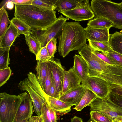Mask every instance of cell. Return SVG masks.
I'll list each match as a JSON object with an SVG mask.
<instances>
[{"label": "cell", "mask_w": 122, "mask_h": 122, "mask_svg": "<svg viewBox=\"0 0 122 122\" xmlns=\"http://www.w3.org/2000/svg\"><path fill=\"white\" fill-rule=\"evenodd\" d=\"M15 5V17L24 22L31 30H45L57 18L55 11L44 10L32 5Z\"/></svg>", "instance_id": "1"}, {"label": "cell", "mask_w": 122, "mask_h": 122, "mask_svg": "<svg viewBox=\"0 0 122 122\" xmlns=\"http://www.w3.org/2000/svg\"><path fill=\"white\" fill-rule=\"evenodd\" d=\"M58 38V51L63 58L71 51H79L87 44L85 28L78 22H66Z\"/></svg>", "instance_id": "2"}, {"label": "cell", "mask_w": 122, "mask_h": 122, "mask_svg": "<svg viewBox=\"0 0 122 122\" xmlns=\"http://www.w3.org/2000/svg\"><path fill=\"white\" fill-rule=\"evenodd\" d=\"M91 7L96 18L102 17L112 22L113 27L122 30V7L107 0H92Z\"/></svg>", "instance_id": "3"}, {"label": "cell", "mask_w": 122, "mask_h": 122, "mask_svg": "<svg viewBox=\"0 0 122 122\" xmlns=\"http://www.w3.org/2000/svg\"><path fill=\"white\" fill-rule=\"evenodd\" d=\"M27 76L19 83L18 87L22 92H27L31 99L35 113L37 116H42L43 106L47 103L44 96L45 92L35 74L30 72Z\"/></svg>", "instance_id": "4"}, {"label": "cell", "mask_w": 122, "mask_h": 122, "mask_svg": "<svg viewBox=\"0 0 122 122\" xmlns=\"http://www.w3.org/2000/svg\"><path fill=\"white\" fill-rule=\"evenodd\" d=\"M27 92L18 95L0 93V122H13L19 106Z\"/></svg>", "instance_id": "5"}, {"label": "cell", "mask_w": 122, "mask_h": 122, "mask_svg": "<svg viewBox=\"0 0 122 122\" xmlns=\"http://www.w3.org/2000/svg\"><path fill=\"white\" fill-rule=\"evenodd\" d=\"M69 19L61 15L47 29L43 30H31L40 41L41 47L46 46L52 39L58 38L61 33L64 24Z\"/></svg>", "instance_id": "6"}, {"label": "cell", "mask_w": 122, "mask_h": 122, "mask_svg": "<svg viewBox=\"0 0 122 122\" xmlns=\"http://www.w3.org/2000/svg\"><path fill=\"white\" fill-rule=\"evenodd\" d=\"M91 111L99 113L113 121L122 116V109L115 105L108 99H102L98 97L89 105Z\"/></svg>", "instance_id": "7"}, {"label": "cell", "mask_w": 122, "mask_h": 122, "mask_svg": "<svg viewBox=\"0 0 122 122\" xmlns=\"http://www.w3.org/2000/svg\"><path fill=\"white\" fill-rule=\"evenodd\" d=\"M82 84L102 99L107 98L110 92V85L99 78L89 77Z\"/></svg>", "instance_id": "8"}, {"label": "cell", "mask_w": 122, "mask_h": 122, "mask_svg": "<svg viewBox=\"0 0 122 122\" xmlns=\"http://www.w3.org/2000/svg\"><path fill=\"white\" fill-rule=\"evenodd\" d=\"M60 13L66 17L76 21L91 20L95 15L88 0H87L85 4L83 5L72 10Z\"/></svg>", "instance_id": "9"}, {"label": "cell", "mask_w": 122, "mask_h": 122, "mask_svg": "<svg viewBox=\"0 0 122 122\" xmlns=\"http://www.w3.org/2000/svg\"><path fill=\"white\" fill-rule=\"evenodd\" d=\"M48 61L51 67L54 85L60 96L62 91L65 70L59 59L52 58Z\"/></svg>", "instance_id": "10"}, {"label": "cell", "mask_w": 122, "mask_h": 122, "mask_svg": "<svg viewBox=\"0 0 122 122\" xmlns=\"http://www.w3.org/2000/svg\"><path fill=\"white\" fill-rule=\"evenodd\" d=\"M86 88L82 84H80L61 95L59 99L71 107L77 106L79 104Z\"/></svg>", "instance_id": "11"}, {"label": "cell", "mask_w": 122, "mask_h": 122, "mask_svg": "<svg viewBox=\"0 0 122 122\" xmlns=\"http://www.w3.org/2000/svg\"><path fill=\"white\" fill-rule=\"evenodd\" d=\"M33 106L31 97L27 93L20 104L13 122H21L32 117Z\"/></svg>", "instance_id": "12"}, {"label": "cell", "mask_w": 122, "mask_h": 122, "mask_svg": "<svg viewBox=\"0 0 122 122\" xmlns=\"http://www.w3.org/2000/svg\"><path fill=\"white\" fill-rule=\"evenodd\" d=\"M109 29L93 28L88 26L85 28L88 40L109 43L110 34Z\"/></svg>", "instance_id": "13"}, {"label": "cell", "mask_w": 122, "mask_h": 122, "mask_svg": "<svg viewBox=\"0 0 122 122\" xmlns=\"http://www.w3.org/2000/svg\"><path fill=\"white\" fill-rule=\"evenodd\" d=\"M74 58V64L72 67L82 83L89 77L88 64L85 60L80 55L75 54Z\"/></svg>", "instance_id": "14"}, {"label": "cell", "mask_w": 122, "mask_h": 122, "mask_svg": "<svg viewBox=\"0 0 122 122\" xmlns=\"http://www.w3.org/2000/svg\"><path fill=\"white\" fill-rule=\"evenodd\" d=\"M44 96L49 107L61 115L66 114L71 110V107L59 99L51 97L45 92Z\"/></svg>", "instance_id": "15"}, {"label": "cell", "mask_w": 122, "mask_h": 122, "mask_svg": "<svg viewBox=\"0 0 122 122\" xmlns=\"http://www.w3.org/2000/svg\"><path fill=\"white\" fill-rule=\"evenodd\" d=\"M81 82V80L76 74L72 67L68 71H65L61 95L80 85Z\"/></svg>", "instance_id": "16"}, {"label": "cell", "mask_w": 122, "mask_h": 122, "mask_svg": "<svg viewBox=\"0 0 122 122\" xmlns=\"http://www.w3.org/2000/svg\"><path fill=\"white\" fill-rule=\"evenodd\" d=\"M20 35L16 28L12 24H10L0 38V47H10L15 39Z\"/></svg>", "instance_id": "17"}, {"label": "cell", "mask_w": 122, "mask_h": 122, "mask_svg": "<svg viewBox=\"0 0 122 122\" xmlns=\"http://www.w3.org/2000/svg\"><path fill=\"white\" fill-rule=\"evenodd\" d=\"M87 0H58L56 10L59 12L73 9L85 5Z\"/></svg>", "instance_id": "18"}, {"label": "cell", "mask_w": 122, "mask_h": 122, "mask_svg": "<svg viewBox=\"0 0 122 122\" xmlns=\"http://www.w3.org/2000/svg\"><path fill=\"white\" fill-rule=\"evenodd\" d=\"M48 63V60H37L35 68L37 80L43 90L47 75Z\"/></svg>", "instance_id": "19"}, {"label": "cell", "mask_w": 122, "mask_h": 122, "mask_svg": "<svg viewBox=\"0 0 122 122\" xmlns=\"http://www.w3.org/2000/svg\"><path fill=\"white\" fill-rule=\"evenodd\" d=\"M98 97L90 90L86 88L79 104L73 108L77 111H81L84 107L89 106Z\"/></svg>", "instance_id": "20"}, {"label": "cell", "mask_w": 122, "mask_h": 122, "mask_svg": "<svg viewBox=\"0 0 122 122\" xmlns=\"http://www.w3.org/2000/svg\"><path fill=\"white\" fill-rule=\"evenodd\" d=\"M109 43L112 50L122 55V34L116 31L110 34Z\"/></svg>", "instance_id": "21"}, {"label": "cell", "mask_w": 122, "mask_h": 122, "mask_svg": "<svg viewBox=\"0 0 122 122\" xmlns=\"http://www.w3.org/2000/svg\"><path fill=\"white\" fill-rule=\"evenodd\" d=\"M24 36L30 52L36 56L41 48L40 41L33 34H28Z\"/></svg>", "instance_id": "22"}, {"label": "cell", "mask_w": 122, "mask_h": 122, "mask_svg": "<svg viewBox=\"0 0 122 122\" xmlns=\"http://www.w3.org/2000/svg\"><path fill=\"white\" fill-rule=\"evenodd\" d=\"M113 23L102 17L95 18L90 20L87 26L91 28L99 29L110 28L113 27Z\"/></svg>", "instance_id": "23"}, {"label": "cell", "mask_w": 122, "mask_h": 122, "mask_svg": "<svg viewBox=\"0 0 122 122\" xmlns=\"http://www.w3.org/2000/svg\"><path fill=\"white\" fill-rule=\"evenodd\" d=\"M6 8L5 3L0 9V38L7 29L8 25L10 21Z\"/></svg>", "instance_id": "24"}, {"label": "cell", "mask_w": 122, "mask_h": 122, "mask_svg": "<svg viewBox=\"0 0 122 122\" xmlns=\"http://www.w3.org/2000/svg\"><path fill=\"white\" fill-rule=\"evenodd\" d=\"M58 0H33L32 5L40 8L46 10L55 11Z\"/></svg>", "instance_id": "25"}, {"label": "cell", "mask_w": 122, "mask_h": 122, "mask_svg": "<svg viewBox=\"0 0 122 122\" xmlns=\"http://www.w3.org/2000/svg\"><path fill=\"white\" fill-rule=\"evenodd\" d=\"M13 25L18 30L20 35H24L29 33L33 34V33L28 26L20 19L14 17L11 20L10 23Z\"/></svg>", "instance_id": "26"}, {"label": "cell", "mask_w": 122, "mask_h": 122, "mask_svg": "<svg viewBox=\"0 0 122 122\" xmlns=\"http://www.w3.org/2000/svg\"><path fill=\"white\" fill-rule=\"evenodd\" d=\"M10 47H0V70L9 67L10 61L9 52Z\"/></svg>", "instance_id": "27"}, {"label": "cell", "mask_w": 122, "mask_h": 122, "mask_svg": "<svg viewBox=\"0 0 122 122\" xmlns=\"http://www.w3.org/2000/svg\"><path fill=\"white\" fill-rule=\"evenodd\" d=\"M109 59L113 65L122 67V55L111 50L108 52H101Z\"/></svg>", "instance_id": "28"}, {"label": "cell", "mask_w": 122, "mask_h": 122, "mask_svg": "<svg viewBox=\"0 0 122 122\" xmlns=\"http://www.w3.org/2000/svg\"><path fill=\"white\" fill-rule=\"evenodd\" d=\"M89 45L94 50L101 52H108L112 50L109 43L88 40Z\"/></svg>", "instance_id": "29"}, {"label": "cell", "mask_w": 122, "mask_h": 122, "mask_svg": "<svg viewBox=\"0 0 122 122\" xmlns=\"http://www.w3.org/2000/svg\"><path fill=\"white\" fill-rule=\"evenodd\" d=\"M53 81L52 69L50 63L48 61L47 75L45 81L43 90L47 95L49 92Z\"/></svg>", "instance_id": "30"}, {"label": "cell", "mask_w": 122, "mask_h": 122, "mask_svg": "<svg viewBox=\"0 0 122 122\" xmlns=\"http://www.w3.org/2000/svg\"><path fill=\"white\" fill-rule=\"evenodd\" d=\"M10 68L8 67L0 70V87L6 83L9 79L11 74Z\"/></svg>", "instance_id": "31"}, {"label": "cell", "mask_w": 122, "mask_h": 122, "mask_svg": "<svg viewBox=\"0 0 122 122\" xmlns=\"http://www.w3.org/2000/svg\"><path fill=\"white\" fill-rule=\"evenodd\" d=\"M57 39L53 38L49 41L46 45L49 54L52 58H54L55 54L57 52Z\"/></svg>", "instance_id": "32"}, {"label": "cell", "mask_w": 122, "mask_h": 122, "mask_svg": "<svg viewBox=\"0 0 122 122\" xmlns=\"http://www.w3.org/2000/svg\"><path fill=\"white\" fill-rule=\"evenodd\" d=\"M91 118L97 122H112V121L102 114L94 111L90 112Z\"/></svg>", "instance_id": "33"}, {"label": "cell", "mask_w": 122, "mask_h": 122, "mask_svg": "<svg viewBox=\"0 0 122 122\" xmlns=\"http://www.w3.org/2000/svg\"><path fill=\"white\" fill-rule=\"evenodd\" d=\"M108 98L113 104L122 109V96L110 92Z\"/></svg>", "instance_id": "34"}, {"label": "cell", "mask_w": 122, "mask_h": 122, "mask_svg": "<svg viewBox=\"0 0 122 122\" xmlns=\"http://www.w3.org/2000/svg\"><path fill=\"white\" fill-rule=\"evenodd\" d=\"M36 56V59L37 61H48L52 58L49 54L46 46L41 47Z\"/></svg>", "instance_id": "35"}, {"label": "cell", "mask_w": 122, "mask_h": 122, "mask_svg": "<svg viewBox=\"0 0 122 122\" xmlns=\"http://www.w3.org/2000/svg\"><path fill=\"white\" fill-rule=\"evenodd\" d=\"M50 107L47 103L43 106L42 117L43 122H52L50 112Z\"/></svg>", "instance_id": "36"}, {"label": "cell", "mask_w": 122, "mask_h": 122, "mask_svg": "<svg viewBox=\"0 0 122 122\" xmlns=\"http://www.w3.org/2000/svg\"><path fill=\"white\" fill-rule=\"evenodd\" d=\"M92 49L93 53L100 59L108 64L113 65L108 58L105 55L101 52L100 53L98 51L95 50L93 49Z\"/></svg>", "instance_id": "37"}, {"label": "cell", "mask_w": 122, "mask_h": 122, "mask_svg": "<svg viewBox=\"0 0 122 122\" xmlns=\"http://www.w3.org/2000/svg\"><path fill=\"white\" fill-rule=\"evenodd\" d=\"M110 92L122 96V86L111 85L110 86Z\"/></svg>", "instance_id": "38"}, {"label": "cell", "mask_w": 122, "mask_h": 122, "mask_svg": "<svg viewBox=\"0 0 122 122\" xmlns=\"http://www.w3.org/2000/svg\"><path fill=\"white\" fill-rule=\"evenodd\" d=\"M47 95L51 97L58 99H59L60 97V96L58 94L56 90L53 81L49 92Z\"/></svg>", "instance_id": "39"}, {"label": "cell", "mask_w": 122, "mask_h": 122, "mask_svg": "<svg viewBox=\"0 0 122 122\" xmlns=\"http://www.w3.org/2000/svg\"><path fill=\"white\" fill-rule=\"evenodd\" d=\"M33 0H11L14 4L20 5H32Z\"/></svg>", "instance_id": "40"}, {"label": "cell", "mask_w": 122, "mask_h": 122, "mask_svg": "<svg viewBox=\"0 0 122 122\" xmlns=\"http://www.w3.org/2000/svg\"><path fill=\"white\" fill-rule=\"evenodd\" d=\"M50 112L52 122H57V112L50 107Z\"/></svg>", "instance_id": "41"}, {"label": "cell", "mask_w": 122, "mask_h": 122, "mask_svg": "<svg viewBox=\"0 0 122 122\" xmlns=\"http://www.w3.org/2000/svg\"><path fill=\"white\" fill-rule=\"evenodd\" d=\"M6 8L9 10H11L14 7V4L11 0H7L5 3Z\"/></svg>", "instance_id": "42"}, {"label": "cell", "mask_w": 122, "mask_h": 122, "mask_svg": "<svg viewBox=\"0 0 122 122\" xmlns=\"http://www.w3.org/2000/svg\"><path fill=\"white\" fill-rule=\"evenodd\" d=\"M41 117V116H32L30 118L31 122H40Z\"/></svg>", "instance_id": "43"}, {"label": "cell", "mask_w": 122, "mask_h": 122, "mask_svg": "<svg viewBox=\"0 0 122 122\" xmlns=\"http://www.w3.org/2000/svg\"><path fill=\"white\" fill-rule=\"evenodd\" d=\"M71 122H83V121L81 118L75 116L71 118Z\"/></svg>", "instance_id": "44"}, {"label": "cell", "mask_w": 122, "mask_h": 122, "mask_svg": "<svg viewBox=\"0 0 122 122\" xmlns=\"http://www.w3.org/2000/svg\"><path fill=\"white\" fill-rule=\"evenodd\" d=\"M114 120L116 121L122 122V116H119V117H117Z\"/></svg>", "instance_id": "45"}, {"label": "cell", "mask_w": 122, "mask_h": 122, "mask_svg": "<svg viewBox=\"0 0 122 122\" xmlns=\"http://www.w3.org/2000/svg\"><path fill=\"white\" fill-rule=\"evenodd\" d=\"M87 122H97L95 121L94 120H93L92 119V118H91L89 119L87 121Z\"/></svg>", "instance_id": "46"}, {"label": "cell", "mask_w": 122, "mask_h": 122, "mask_svg": "<svg viewBox=\"0 0 122 122\" xmlns=\"http://www.w3.org/2000/svg\"><path fill=\"white\" fill-rule=\"evenodd\" d=\"M29 119H25L21 122H27Z\"/></svg>", "instance_id": "47"}, {"label": "cell", "mask_w": 122, "mask_h": 122, "mask_svg": "<svg viewBox=\"0 0 122 122\" xmlns=\"http://www.w3.org/2000/svg\"><path fill=\"white\" fill-rule=\"evenodd\" d=\"M40 122H43V120L42 118V117H41V118Z\"/></svg>", "instance_id": "48"}, {"label": "cell", "mask_w": 122, "mask_h": 122, "mask_svg": "<svg viewBox=\"0 0 122 122\" xmlns=\"http://www.w3.org/2000/svg\"><path fill=\"white\" fill-rule=\"evenodd\" d=\"M112 122H120V121H116L114 120Z\"/></svg>", "instance_id": "49"}, {"label": "cell", "mask_w": 122, "mask_h": 122, "mask_svg": "<svg viewBox=\"0 0 122 122\" xmlns=\"http://www.w3.org/2000/svg\"><path fill=\"white\" fill-rule=\"evenodd\" d=\"M27 122H31V120L30 118L28 120Z\"/></svg>", "instance_id": "50"}, {"label": "cell", "mask_w": 122, "mask_h": 122, "mask_svg": "<svg viewBox=\"0 0 122 122\" xmlns=\"http://www.w3.org/2000/svg\"><path fill=\"white\" fill-rule=\"evenodd\" d=\"M122 34V30L120 32Z\"/></svg>", "instance_id": "51"}]
</instances>
